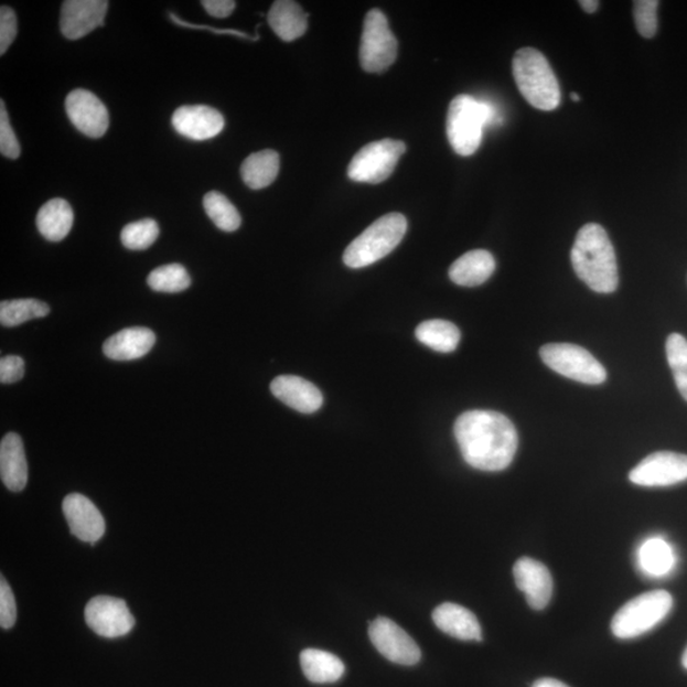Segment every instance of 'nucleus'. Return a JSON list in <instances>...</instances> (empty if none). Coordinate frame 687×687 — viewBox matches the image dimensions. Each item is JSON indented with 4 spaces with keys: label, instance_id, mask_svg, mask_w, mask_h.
<instances>
[{
    "label": "nucleus",
    "instance_id": "6e6552de",
    "mask_svg": "<svg viewBox=\"0 0 687 687\" xmlns=\"http://www.w3.org/2000/svg\"><path fill=\"white\" fill-rule=\"evenodd\" d=\"M397 40L388 26L387 17L378 8L367 13L364 20L359 60L368 73H384L397 57Z\"/></svg>",
    "mask_w": 687,
    "mask_h": 687
},
{
    "label": "nucleus",
    "instance_id": "9d476101",
    "mask_svg": "<svg viewBox=\"0 0 687 687\" xmlns=\"http://www.w3.org/2000/svg\"><path fill=\"white\" fill-rule=\"evenodd\" d=\"M369 640L376 650L394 664L417 665L421 658L419 645L411 636L387 618H377L369 624Z\"/></svg>",
    "mask_w": 687,
    "mask_h": 687
},
{
    "label": "nucleus",
    "instance_id": "0eeeda50",
    "mask_svg": "<svg viewBox=\"0 0 687 687\" xmlns=\"http://www.w3.org/2000/svg\"><path fill=\"white\" fill-rule=\"evenodd\" d=\"M543 362L557 374L586 385H601L608 378V372L602 364L586 351L575 344H546L541 347Z\"/></svg>",
    "mask_w": 687,
    "mask_h": 687
},
{
    "label": "nucleus",
    "instance_id": "4be33fe9",
    "mask_svg": "<svg viewBox=\"0 0 687 687\" xmlns=\"http://www.w3.org/2000/svg\"><path fill=\"white\" fill-rule=\"evenodd\" d=\"M268 22L280 40L291 43L309 29V13L293 0H277L268 13Z\"/></svg>",
    "mask_w": 687,
    "mask_h": 687
},
{
    "label": "nucleus",
    "instance_id": "7ed1b4c3",
    "mask_svg": "<svg viewBox=\"0 0 687 687\" xmlns=\"http://www.w3.org/2000/svg\"><path fill=\"white\" fill-rule=\"evenodd\" d=\"M513 77L526 101L541 111L558 109L561 93L556 73L545 55L534 47H523L513 56Z\"/></svg>",
    "mask_w": 687,
    "mask_h": 687
},
{
    "label": "nucleus",
    "instance_id": "473e14b6",
    "mask_svg": "<svg viewBox=\"0 0 687 687\" xmlns=\"http://www.w3.org/2000/svg\"><path fill=\"white\" fill-rule=\"evenodd\" d=\"M160 236V227L154 219L129 223L121 230V243L132 251L147 250Z\"/></svg>",
    "mask_w": 687,
    "mask_h": 687
},
{
    "label": "nucleus",
    "instance_id": "f257e3e1",
    "mask_svg": "<svg viewBox=\"0 0 687 687\" xmlns=\"http://www.w3.org/2000/svg\"><path fill=\"white\" fill-rule=\"evenodd\" d=\"M454 437L471 468L492 473L507 469L518 449L515 426L503 414L491 410L461 414L454 425Z\"/></svg>",
    "mask_w": 687,
    "mask_h": 687
},
{
    "label": "nucleus",
    "instance_id": "4c0bfd02",
    "mask_svg": "<svg viewBox=\"0 0 687 687\" xmlns=\"http://www.w3.org/2000/svg\"><path fill=\"white\" fill-rule=\"evenodd\" d=\"M24 376V361L19 355H7L0 361V383L15 384Z\"/></svg>",
    "mask_w": 687,
    "mask_h": 687
},
{
    "label": "nucleus",
    "instance_id": "5701e85b",
    "mask_svg": "<svg viewBox=\"0 0 687 687\" xmlns=\"http://www.w3.org/2000/svg\"><path fill=\"white\" fill-rule=\"evenodd\" d=\"M496 264L494 256L486 250H473L462 255L450 268V278L461 287H477L493 276Z\"/></svg>",
    "mask_w": 687,
    "mask_h": 687
},
{
    "label": "nucleus",
    "instance_id": "f3484780",
    "mask_svg": "<svg viewBox=\"0 0 687 687\" xmlns=\"http://www.w3.org/2000/svg\"><path fill=\"white\" fill-rule=\"evenodd\" d=\"M513 576L520 591L526 595L529 607L534 610H544L549 605L552 595V577L543 562L533 558H520Z\"/></svg>",
    "mask_w": 687,
    "mask_h": 687
},
{
    "label": "nucleus",
    "instance_id": "bb28decb",
    "mask_svg": "<svg viewBox=\"0 0 687 687\" xmlns=\"http://www.w3.org/2000/svg\"><path fill=\"white\" fill-rule=\"evenodd\" d=\"M280 170V157L272 149L256 152L247 157L241 165L245 184L253 190L268 187L276 181Z\"/></svg>",
    "mask_w": 687,
    "mask_h": 687
},
{
    "label": "nucleus",
    "instance_id": "a19ab883",
    "mask_svg": "<svg viewBox=\"0 0 687 687\" xmlns=\"http://www.w3.org/2000/svg\"><path fill=\"white\" fill-rule=\"evenodd\" d=\"M533 687H569L565 683L556 680V678H540L537 680Z\"/></svg>",
    "mask_w": 687,
    "mask_h": 687
},
{
    "label": "nucleus",
    "instance_id": "ea45409f",
    "mask_svg": "<svg viewBox=\"0 0 687 687\" xmlns=\"http://www.w3.org/2000/svg\"><path fill=\"white\" fill-rule=\"evenodd\" d=\"M170 19L173 22H175L178 24V26H180V28L212 31L214 33H217V35H234V36L243 37V39H246V40H258V39H254L251 36H248L247 33H245V32L237 31V30H222V29H214L212 26H204V24L189 23V22L180 20L179 17L176 14H173V13H170Z\"/></svg>",
    "mask_w": 687,
    "mask_h": 687
},
{
    "label": "nucleus",
    "instance_id": "37998d69",
    "mask_svg": "<svg viewBox=\"0 0 687 687\" xmlns=\"http://www.w3.org/2000/svg\"><path fill=\"white\" fill-rule=\"evenodd\" d=\"M683 666L687 669V647L683 655Z\"/></svg>",
    "mask_w": 687,
    "mask_h": 687
},
{
    "label": "nucleus",
    "instance_id": "39448f33",
    "mask_svg": "<svg viewBox=\"0 0 687 687\" xmlns=\"http://www.w3.org/2000/svg\"><path fill=\"white\" fill-rule=\"evenodd\" d=\"M408 221L400 213L377 219L347 246L343 260L347 268L361 269L391 254L407 234Z\"/></svg>",
    "mask_w": 687,
    "mask_h": 687
},
{
    "label": "nucleus",
    "instance_id": "a211bd4d",
    "mask_svg": "<svg viewBox=\"0 0 687 687\" xmlns=\"http://www.w3.org/2000/svg\"><path fill=\"white\" fill-rule=\"evenodd\" d=\"M272 395L287 407L303 414L318 411L324 396L310 380L298 376H279L270 385Z\"/></svg>",
    "mask_w": 687,
    "mask_h": 687
},
{
    "label": "nucleus",
    "instance_id": "2f4dec72",
    "mask_svg": "<svg viewBox=\"0 0 687 687\" xmlns=\"http://www.w3.org/2000/svg\"><path fill=\"white\" fill-rule=\"evenodd\" d=\"M666 355L669 368L673 371L678 393L687 401V341L677 333L668 336Z\"/></svg>",
    "mask_w": 687,
    "mask_h": 687
},
{
    "label": "nucleus",
    "instance_id": "c9c22d12",
    "mask_svg": "<svg viewBox=\"0 0 687 687\" xmlns=\"http://www.w3.org/2000/svg\"><path fill=\"white\" fill-rule=\"evenodd\" d=\"M17 36V15L11 7L0 8V55H4Z\"/></svg>",
    "mask_w": 687,
    "mask_h": 687
},
{
    "label": "nucleus",
    "instance_id": "f704fd0d",
    "mask_svg": "<svg viewBox=\"0 0 687 687\" xmlns=\"http://www.w3.org/2000/svg\"><path fill=\"white\" fill-rule=\"evenodd\" d=\"M0 152L11 160L19 159L21 154V146L8 118L3 99L0 101Z\"/></svg>",
    "mask_w": 687,
    "mask_h": 687
},
{
    "label": "nucleus",
    "instance_id": "f8f14e48",
    "mask_svg": "<svg viewBox=\"0 0 687 687\" xmlns=\"http://www.w3.org/2000/svg\"><path fill=\"white\" fill-rule=\"evenodd\" d=\"M87 625L104 638H119L127 635L136 625V619L121 599L97 595L87 603L85 610Z\"/></svg>",
    "mask_w": 687,
    "mask_h": 687
},
{
    "label": "nucleus",
    "instance_id": "7c9ffc66",
    "mask_svg": "<svg viewBox=\"0 0 687 687\" xmlns=\"http://www.w3.org/2000/svg\"><path fill=\"white\" fill-rule=\"evenodd\" d=\"M147 283L154 292L180 293L192 286L187 270L180 264L163 265L148 276Z\"/></svg>",
    "mask_w": 687,
    "mask_h": 687
},
{
    "label": "nucleus",
    "instance_id": "c85d7f7f",
    "mask_svg": "<svg viewBox=\"0 0 687 687\" xmlns=\"http://www.w3.org/2000/svg\"><path fill=\"white\" fill-rule=\"evenodd\" d=\"M50 308L46 303L32 300H13L0 303V322L6 328H14L24 322L46 318Z\"/></svg>",
    "mask_w": 687,
    "mask_h": 687
},
{
    "label": "nucleus",
    "instance_id": "393cba45",
    "mask_svg": "<svg viewBox=\"0 0 687 687\" xmlns=\"http://www.w3.org/2000/svg\"><path fill=\"white\" fill-rule=\"evenodd\" d=\"M74 213L72 206L64 198L55 197L41 206L37 213L36 226L41 235L52 243H61L73 227Z\"/></svg>",
    "mask_w": 687,
    "mask_h": 687
},
{
    "label": "nucleus",
    "instance_id": "412c9836",
    "mask_svg": "<svg viewBox=\"0 0 687 687\" xmlns=\"http://www.w3.org/2000/svg\"><path fill=\"white\" fill-rule=\"evenodd\" d=\"M433 622L438 629L460 641L483 640L482 626L469 609L458 603L446 602L433 611Z\"/></svg>",
    "mask_w": 687,
    "mask_h": 687
},
{
    "label": "nucleus",
    "instance_id": "423d86ee",
    "mask_svg": "<svg viewBox=\"0 0 687 687\" xmlns=\"http://www.w3.org/2000/svg\"><path fill=\"white\" fill-rule=\"evenodd\" d=\"M674 608L673 595L664 590L643 593L616 612L611 631L619 640H634L664 622Z\"/></svg>",
    "mask_w": 687,
    "mask_h": 687
},
{
    "label": "nucleus",
    "instance_id": "f03ea898",
    "mask_svg": "<svg viewBox=\"0 0 687 687\" xmlns=\"http://www.w3.org/2000/svg\"><path fill=\"white\" fill-rule=\"evenodd\" d=\"M570 259L577 277L592 291L605 294L616 291L619 286L616 254L605 228L598 223H589L579 229Z\"/></svg>",
    "mask_w": 687,
    "mask_h": 687
},
{
    "label": "nucleus",
    "instance_id": "aec40b11",
    "mask_svg": "<svg viewBox=\"0 0 687 687\" xmlns=\"http://www.w3.org/2000/svg\"><path fill=\"white\" fill-rule=\"evenodd\" d=\"M155 343V335L147 328H129L107 339L104 353L112 361L126 362L144 357Z\"/></svg>",
    "mask_w": 687,
    "mask_h": 687
},
{
    "label": "nucleus",
    "instance_id": "9b49d317",
    "mask_svg": "<svg viewBox=\"0 0 687 687\" xmlns=\"http://www.w3.org/2000/svg\"><path fill=\"white\" fill-rule=\"evenodd\" d=\"M635 485L647 487L673 486L687 480V457L676 452H656L645 458L629 474Z\"/></svg>",
    "mask_w": 687,
    "mask_h": 687
},
{
    "label": "nucleus",
    "instance_id": "4468645a",
    "mask_svg": "<svg viewBox=\"0 0 687 687\" xmlns=\"http://www.w3.org/2000/svg\"><path fill=\"white\" fill-rule=\"evenodd\" d=\"M109 4L106 0H66L61 13L63 36L79 40L103 28Z\"/></svg>",
    "mask_w": 687,
    "mask_h": 687
},
{
    "label": "nucleus",
    "instance_id": "e433bc0d",
    "mask_svg": "<svg viewBox=\"0 0 687 687\" xmlns=\"http://www.w3.org/2000/svg\"><path fill=\"white\" fill-rule=\"evenodd\" d=\"M17 619V607L10 584L2 577L0 581V626L11 629Z\"/></svg>",
    "mask_w": 687,
    "mask_h": 687
},
{
    "label": "nucleus",
    "instance_id": "c756f323",
    "mask_svg": "<svg viewBox=\"0 0 687 687\" xmlns=\"http://www.w3.org/2000/svg\"><path fill=\"white\" fill-rule=\"evenodd\" d=\"M203 205L206 215L219 229L235 232L241 227V215L227 196L219 192H211L204 196Z\"/></svg>",
    "mask_w": 687,
    "mask_h": 687
},
{
    "label": "nucleus",
    "instance_id": "79ce46f5",
    "mask_svg": "<svg viewBox=\"0 0 687 687\" xmlns=\"http://www.w3.org/2000/svg\"><path fill=\"white\" fill-rule=\"evenodd\" d=\"M579 6H581L586 13L592 14L599 10L600 2H598V0H581Z\"/></svg>",
    "mask_w": 687,
    "mask_h": 687
},
{
    "label": "nucleus",
    "instance_id": "72a5a7b5",
    "mask_svg": "<svg viewBox=\"0 0 687 687\" xmlns=\"http://www.w3.org/2000/svg\"><path fill=\"white\" fill-rule=\"evenodd\" d=\"M634 4V21L636 30L644 39L655 37L658 29L657 0H636Z\"/></svg>",
    "mask_w": 687,
    "mask_h": 687
},
{
    "label": "nucleus",
    "instance_id": "2eb2a0df",
    "mask_svg": "<svg viewBox=\"0 0 687 687\" xmlns=\"http://www.w3.org/2000/svg\"><path fill=\"white\" fill-rule=\"evenodd\" d=\"M63 512L72 535L80 541L95 545L105 534L106 525L101 512L87 496L73 493L63 501Z\"/></svg>",
    "mask_w": 687,
    "mask_h": 687
},
{
    "label": "nucleus",
    "instance_id": "a878e982",
    "mask_svg": "<svg viewBox=\"0 0 687 687\" xmlns=\"http://www.w3.org/2000/svg\"><path fill=\"white\" fill-rule=\"evenodd\" d=\"M300 659L302 672L311 683L333 684L344 676L343 661L333 653L309 648L301 653Z\"/></svg>",
    "mask_w": 687,
    "mask_h": 687
},
{
    "label": "nucleus",
    "instance_id": "cd10ccee",
    "mask_svg": "<svg viewBox=\"0 0 687 687\" xmlns=\"http://www.w3.org/2000/svg\"><path fill=\"white\" fill-rule=\"evenodd\" d=\"M416 335L421 344L436 352L451 353L458 350L461 333L457 325L444 320H429L421 322Z\"/></svg>",
    "mask_w": 687,
    "mask_h": 687
},
{
    "label": "nucleus",
    "instance_id": "b1692460",
    "mask_svg": "<svg viewBox=\"0 0 687 687\" xmlns=\"http://www.w3.org/2000/svg\"><path fill=\"white\" fill-rule=\"evenodd\" d=\"M636 560L644 576L664 578L673 573L677 557L672 544L662 537H651L641 545Z\"/></svg>",
    "mask_w": 687,
    "mask_h": 687
},
{
    "label": "nucleus",
    "instance_id": "20e7f679",
    "mask_svg": "<svg viewBox=\"0 0 687 687\" xmlns=\"http://www.w3.org/2000/svg\"><path fill=\"white\" fill-rule=\"evenodd\" d=\"M496 121L498 114L491 103L460 95L452 99L447 112V138L459 155H473L482 144L484 129Z\"/></svg>",
    "mask_w": 687,
    "mask_h": 687
},
{
    "label": "nucleus",
    "instance_id": "ddd939ff",
    "mask_svg": "<svg viewBox=\"0 0 687 687\" xmlns=\"http://www.w3.org/2000/svg\"><path fill=\"white\" fill-rule=\"evenodd\" d=\"M65 111L73 126L89 138H101L109 129L107 107L87 89L72 90L65 99Z\"/></svg>",
    "mask_w": 687,
    "mask_h": 687
},
{
    "label": "nucleus",
    "instance_id": "1a4fd4ad",
    "mask_svg": "<svg viewBox=\"0 0 687 687\" xmlns=\"http://www.w3.org/2000/svg\"><path fill=\"white\" fill-rule=\"evenodd\" d=\"M407 152L401 140L383 139L364 146L353 157L347 168V176L355 182L380 184L393 175L400 157Z\"/></svg>",
    "mask_w": 687,
    "mask_h": 687
},
{
    "label": "nucleus",
    "instance_id": "6ab92c4d",
    "mask_svg": "<svg viewBox=\"0 0 687 687\" xmlns=\"http://www.w3.org/2000/svg\"><path fill=\"white\" fill-rule=\"evenodd\" d=\"M0 476L11 492H21L29 482V468L23 442L17 433H8L0 443Z\"/></svg>",
    "mask_w": 687,
    "mask_h": 687
},
{
    "label": "nucleus",
    "instance_id": "c03bdc74",
    "mask_svg": "<svg viewBox=\"0 0 687 687\" xmlns=\"http://www.w3.org/2000/svg\"><path fill=\"white\" fill-rule=\"evenodd\" d=\"M570 97H572V101H575V103H579V101H581V96H578V95H577V94H575V93H573L572 95H570Z\"/></svg>",
    "mask_w": 687,
    "mask_h": 687
},
{
    "label": "nucleus",
    "instance_id": "58836bf2",
    "mask_svg": "<svg viewBox=\"0 0 687 687\" xmlns=\"http://www.w3.org/2000/svg\"><path fill=\"white\" fill-rule=\"evenodd\" d=\"M202 6L215 19H227L234 13L236 2L234 0H203Z\"/></svg>",
    "mask_w": 687,
    "mask_h": 687
},
{
    "label": "nucleus",
    "instance_id": "dca6fc26",
    "mask_svg": "<svg viewBox=\"0 0 687 687\" xmlns=\"http://www.w3.org/2000/svg\"><path fill=\"white\" fill-rule=\"evenodd\" d=\"M172 126L182 137L201 142L221 135L225 118L211 106H181L172 116Z\"/></svg>",
    "mask_w": 687,
    "mask_h": 687
}]
</instances>
